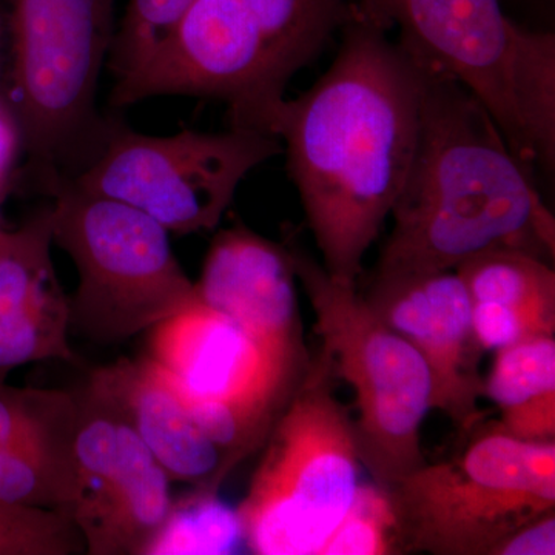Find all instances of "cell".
<instances>
[{
    "label": "cell",
    "instance_id": "obj_24",
    "mask_svg": "<svg viewBox=\"0 0 555 555\" xmlns=\"http://www.w3.org/2000/svg\"><path fill=\"white\" fill-rule=\"evenodd\" d=\"M76 554L87 547L67 511L0 502V555Z\"/></svg>",
    "mask_w": 555,
    "mask_h": 555
},
{
    "label": "cell",
    "instance_id": "obj_15",
    "mask_svg": "<svg viewBox=\"0 0 555 555\" xmlns=\"http://www.w3.org/2000/svg\"><path fill=\"white\" fill-rule=\"evenodd\" d=\"M50 207L0 230V387L14 369L46 360L75 363L69 297L51 257Z\"/></svg>",
    "mask_w": 555,
    "mask_h": 555
},
{
    "label": "cell",
    "instance_id": "obj_26",
    "mask_svg": "<svg viewBox=\"0 0 555 555\" xmlns=\"http://www.w3.org/2000/svg\"><path fill=\"white\" fill-rule=\"evenodd\" d=\"M21 150V133L16 120L0 96V188L7 189Z\"/></svg>",
    "mask_w": 555,
    "mask_h": 555
},
{
    "label": "cell",
    "instance_id": "obj_12",
    "mask_svg": "<svg viewBox=\"0 0 555 555\" xmlns=\"http://www.w3.org/2000/svg\"><path fill=\"white\" fill-rule=\"evenodd\" d=\"M361 295L425 360L433 375L434 409L466 436L483 423L485 352L474 334L469 295L455 270L371 278Z\"/></svg>",
    "mask_w": 555,
    "mask_h": 555
},
{
    "label": "cell",
    "instance_id": "obj_4",
    "mask_svg": "<svg viewBox=\"0 0 555 555\" xmlns=\"http://www.w3.org/2000/svg\"><path fill=\"white\" fill-rule=\"evenodd\" d=\"M422 67L466 87L532 173L555 175V35L503 0H350Z\"/></svg>",
    "mask_w": 555,
    "mask_h": 555
},
{
    "label": "cell",
    "instance_id": "obj_16",
    "mask_svg": "<svg viewBox=\"0 0 555 555\" xmlns=\"http://www.w3.org/2000/svg\"><path fill=\"white\" fill-rule=\"evenodd\" d=\"M89 379L115 401L171 481L219 492L235 467L193 422L152 361L120 358L91 372Z\"/></svg>",
    "mask_w": 555,
    "mask_h": 555
},
{
    "label": "cell",
    "instance_id": "obj_1",
    "mask_svg": "<svg viewBox=\"0 0 555 555\" xmlns=\"http://www.w3.org/2000/svg\"><path fill=\"white\" fill-rule=\"evenodd\" d=\"M423 94L425 68L350 3L331 67L278 115L275 137L321 266L341 283L357 286L403 188Z\"/></svg>",
    "mask_w": 555,
    "mask_h": 555
},
{
    "label": "cell",
    "instance_id": "obj_5",
    "mask_svg": "<svg viewBox=\"0 0 555 555\" xmlns=\"http://www.w3.org/2000/svg\"><path fill=\"white\" fill-rule=\"evenodd\" d=\"M0 96L40 179L75 178L100 153L113 119L96 105L115 38V0H2Z\"/></svg>",
    "mask_w": 555,
    "mask_h": 555
},
{
    "label": "cell",
    "instance_id": "obj_18",
    "mask_svg": "<svg viewBox=\"0 0 555 555\" xmlns=\"http://www.w3.org/2000/svg\"><path fill=\"white\" fill-rule=\"evenodd\" d=\"M79 404L76 392L0 387V447L75 465Z\"/></svg>",
    "mask_w": 555,
    "mask_h": 555
},
{
    "label": "cell",
    "instance_id": "obj_30",
    "mask_svg": "<svg viewBox=\"0 0 555 555\" xmlns=\"http://www.w3.org/2000/svg\"><path fill=\"white\" fill-rule=\"evenodd\" d=\"M0 230H2V229H0Z\"/></svg>",
    "mask_w": 555,
    "mask_h": 555
},
{
    "label": "cell",
    "instance_id": "obj_2",
    "mask_svg": "<svg viewBox=\"0 0 555 555\" xmlns=\"http://www.w3.org/2000/svg\"><path fill=\"white\" fill-rule=\"evenodd\" d=\"M390 217L371 278L455 270L491 250L554 262L555 218L535 175L466 87L427 68L418 141Z\"/></svg>",
    "mask_w": 555,
    "mask_h": 555
},
{
    "label": "cell",
    "instance_id": "obj_8",
    "mask_svg": "<svg viewBox=\"0 0 555 555\" xmlns=\"http://www.w3.org/2000/svg\"><path fill=\"white\" fill-rule=\"evenodd\" d=\"M286 246L335 374L356 392L358 455L372 480L390 486L426 462L422 426L434 382L422 356L367 305L353 284L328 275L301 244Z\"/></svg>",
    "mask_w": 555,
    "mask_h": 555
},
{
    "label": "cell",
    "instance_id": "obj_27",
    "mask_svg": "<svg viewBox=\"0 0 555 555\" xmlns=\"http://www.w3.org/2000/svg\"><path fill=\"white\" fill-rule=\"evenodd\" d=\"M3 60H5V30H3L2 0H0V89H2Z\"/></svg>",
    "mask_w": 555,
    "mask_h": 555
},
{
    "label": "cell",
    "instance_id": "obj_3",
    "mask_svg": "<svg viewBox=\"0 0 555 555\" xmlns=\"http://www.w3.org/2000/svg\"><path fill=\"white\" fill-rule=\"evenodd\" d=\"M349 13L350 0H196L141 67L115 80L109 104L204 98L228 107L230 127L275 137L288 82Z\"/></svg>",
    "mask_w": 555,
    "mask_h": 555
},
{
    "label": "cell",
    "instance_id": "obj_21",
    "mask_svg": "<svg viewBox=\"0 0 555 555\" xmlns=\"http://www.w3.org/2000/svg\"><path fill=\"white\" fill-rule=\"evenodd\" d=\"M409 554L389 488L358 483L352 502L317 555Z\"/></svg>",
    "mask_w": 555,
    "mask_h": 555
},
{
    "label": "cell",
    "instance_id": "obj_13",
    "mask_svg": "<svg viewBox=\"0 0 555 555\" xmlns=\"http://www.w3.org/2000/svg\"><path fill=\"white\" fill-rule=\"evenodd\" d=\"M195 288L201 301L232 320L273 363L306 374L312 357L302 338L297 273L286 244L243 224L221 230Z\"/></svg>",
    "mask_w": 555,
    "mask_h": 555
},
{
    "label": "cell",
    "instance_id": "obj_10",
    "mask_svg": "<svg viewBox=\"0 0 555 555\" xmlns=\"http://www.w3.org/2000/svg\"><path fill=\"white\" fill-rule=\"evenodd\" d=\"M281 153L280 139L257 130L150 137L113 120L100 153L72 179L189 235L217 229L243 179Z\"/></svg>",
    "mask_w": 555,
    "mask_h": 555
},
{
    "label": "cell",
    "instance_id": "obj_19",
    "mask_svg": "<svg viewBox=\"0 0 555 555\" xmlns=\"http://www.w3.org/2000/svg\"><path fill=\"white\" fill-rule=\"evenodd\" d=\"M470 302L555 317L553 262L520 250H491L455 269Z\"/></svg>",
    "mask_w": 555,
    "mask_h": 555
},
{
    "label": "cell",
    "instance_id": "obj_17",
    "mask_svg": "<svg viewBox=\"0 0 555 555\" xmlns=\"http://www.w3.org/2000/svg\"><path fill=\"white\" fill-rule=\"evenodd\" d=\"M485 398L499 423L526 441H555V335H543L494 352Z\"/></svg>",
    "mask_w": 555,
    "mask_h": 555
},
{
    "label": "cell",
    "instance_id": "obj_9",
    "mask_svg": "<svg viewBox=\"0 0 555 555\" xmlns=\"http://www.w3.org/2000/svg\"><path fill=\"white\" fill-rule=\"evenodd\" d=\"M452 459L387 486L408 553L491 555L499 543L555 509V441H526L480 423Z\"/></svg>",
    "mask_w": 555,
    "mask_h": 555
},
{
    "label": "cell",
    "instance_id": "obj_11",
    "mask_svg": "<svg viewBox=\"0 0 555 555\" xmlns=\"http://www.w3.org/2000/svg\"><path fill=\"white\" fill-rule=\"evenodd\" d=\"M72 516L87 554L145 555L170 516V478L126 416L91 379L76 392Z\"/></svg>",
    "mask_w": 555,
    "mask_h": 555
},
{
    "label": "cell",
    "instance_id": "obj_28",
    "mask_svg": "<svg viewBox=\"0 0 555 555\" xmlns=\"http://www.w3.org/2000/svg\"><path fill=\"white\" fill-rule=\"evenodd\" d=\"M526 2H531L532 5H550L553 0H526Z\"/></svg>",
    "mask_w": 555,
    "mask_h": 555
},
{
    "label": "cell",
    "instance_id": "obj_23",
    "mask_svg": "<svg viewBox=\"0 0 555 555\" xmlns=\"http://www.w3.org/2000/svg\"><path fill=\"white\" fill-rule=\"evenodd\" d=\"M196 0H127L108 54L115 80L141 67L184 20Z\"/></svg>",
    "mask_w": 555,
    "mask_h": 555
},
{
    "label": "cell",
    "instance_id": "obj_6",
    "mask_svg": "<svg viewBox=\"0 0 555 555\" xmlns=\"http://www.w3.org/2000/svg\"><path fill=\"white\" fill-rule=\"evenodd\" d=\"M334 377L326 353L312 358L261 447L236 507L248 553L317 555L352 502L363 466Z\"/></svg>",
    "mask_w": 555,
    "mask_h": 555
},
{
    "label": "cell",
    "instance_id": "obj_20",
    "mask_svg": "<svg viewBox=\"0 0 555 555\" xmlns=\"http://www.w3.org/2000/svg\"><path fill=\"white\" fill-rule=\"evenodd\" d=\"M219 492L192 489L173 499L170 516L147 554H232L243 543L236 509Z\"/></svg>",
    "mask_w": 555,
    "mask_h": 555
},
{
    "label": "cell",
    "instance_id": "obj_22",
    "mask_svg": "<svg viewBox=\"0 0 555 555\" xmlns=\"http://www.w3.org/2000/svg\"><path fill=\"white\" fill-rule=\"evenodd\" d=\"M75 496V465L0 447V502L72 514Z\"/></svg>",
    "mask_w": 555,
    "mask_h": 555
},
{
    "label": "cell",
    "instance_id": "obj_25",
    "mask_svg": "<svg viewBox=\"0 0 555 555\" xmlns=\"http://www.w3.org/2000/svg\"><path fill=\"white\" fill-rule=\"evenodd\" d=\"M555 509L534 518L496 545L491 555H554Z\"/></svg>",
    "mask_w": 555,
    "mask_h": 555
},
{
    "label": "cell",
    "instance_id": "obj_7",
    "mask_svg": "<svg viewBox=\"0 0 555 555\" xmlns=\"http://www.w3.org/2000/svg\"><path fill=\"white\" fill-rule=\"evenodd\" d=\"M53 198V244L78 270L69 334L120 345L198 298L171 250L169 232L144 211L87 192L72 178L40 179Z\"/></svg>",
    "mask_w": 555,
    "mask_h": 555
},
{
    "label": "cell",
    "instance_id": "obj_29",
    "mask_svg": "<svg viewBox=\"0 0 555 555\" xmlns=\"http://www.w3.org/2000/svg\"><path fill=\"white\" fill-rule=\"evenodd\" d=\"M3 193H5V189L0 188V203H2ZM0 229H2V228H0Z\"/></svg>",
    "mask_w": 555,
    "mask_h": 555
},
{
    "label": "cell",
    "instance_id": "obj_14",
    "mask_svg": "<svg viewBox=\"0 0 555 555\" xmlns=\"http://www.w3.org/2000/svg\"><path fill=\"white\" fill-rule=\"evenodd\" d=\"M147 353L175 389L281 414L305 375L272 360L228 317L196 298L147 331Z\"/></svg>",
    "mask_w": 555,
    "mask_h": 555
}]
</instances>
